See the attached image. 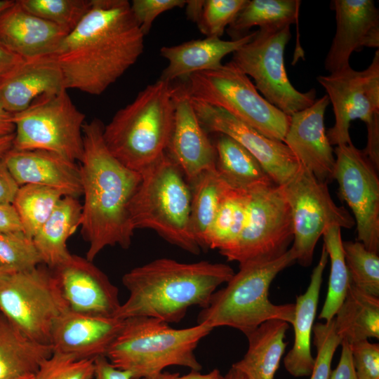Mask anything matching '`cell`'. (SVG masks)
Listing matches in <instances>:
<instances>
[{"instance_id":"6da1fadb","label":"cell","mask_w":379,"mask_h":379,"mask_svg":"<svg viewBox=\"0 0 379 379\" xmlns=\"http://www.w3.org/2000/svg\"><path fill=\"white\" fill-rule=\"evenodd\" d=\"M144 37L128 1L91 0L53 53L65 89L102 94L138 60Z\"/></svg>"},{"instance_id":"7a4b0ae2","label":"cell","mask_w":379,"mask_h":379,"mask_svg":"<svg viewBox=\"0 0 379 379\" xmlns=\"http://www.w3.org/2000/svg\"><path fill=\"white\" fill-rule=\"evenodd\" d=\"M103 126L100 120L94 119L83 127L80 227L88 244L86 258L90 261L107 246L129 248L135 230L128 206L141 180L140 173L125 166L109 151L102 137Z\"/></svg>"},{"instance_id":"3957f363","label":"cell","mask_w":379,"mask_h":379,"mask_svg":"<svg viewBox=\"0 0 379 379\" xmlns=\"http://www.w3.org/2000/svg\"><path fill=\"white\" fill-rule=\"evenodd\" d=\"M234 274L230 266L222 263L156 259L123 276L129 297L114 317H147L168 324L179 322L190 307L206 308L218 286Z\"/></svg>"},{"instance_id":"277c9868","label":"cell","mask_w":379,"mask_h":379,"mask_svg":"<svg viewBox=\"0 0 379 379\" xmlns=\"http://www.w3.org/2000/svg\"><path fill=\"white\" fill-rule=\"evenodd\" d=\"M173 92L171 82L159 79L103 126L107 149L127 168L141 173L166 152L174 117Z\"/></svg>"},{"instance_id":"5b68a950","label":"cell","mask_w":379,"mask_h":379,"mask_svg":"<svg viewBox=\"0 0 379 379\" xmlns=\"http://www.w3.org/2000/svg\"><path fill=\"white\" fill-rule=\"evenodd\" d=\"M213 330L204 324L173 328L152 317L127 318L105 357L114 367L130 371L133 379L157 375L171 366L200 371L194 350Z\"/></svg>"},{"instance_id":"8992f818","label":"cell","mask_w":379,"mask_h":379,"mask_svg":"<svg viewBox=\"0 0 379 379\" xmlns=\"http://www.w3.org/2000/svg\"><path fill=\"white\" fill-rule=\"evenodd\" d=\"M295 262V255L290 248L274 260L239 265V271L234 274L226 286L211 295L208 305L199 312L197 324L212 328L229 326L245 335L270 319L292 324L295 303H272L269 299V288L276 276Z\"/></svg>"},{"instance_id":"52a82bcc","label":"cell","mask_w":379,"mask_h":379,"mask_svg":"<svg viewBox=\"0 0 379 379\" xmlns=\"http://www.w3.org/2000/svg\"><path fill=\"white\" fill-rule=\"evenodd\" d=\"M128 206L133 228L149 229L192 254L201 248L190 226L191 187L178 166L164 153L141 173Z\"/></svg>"},{"instance_id":"ba28073f","label":"cell","mask_w":379,"mask_h":379,"mask_svg":"<svg viewBox=\"0 0 379 379\" xmlns=\"http://www.w3.org/2000/svg\"><path fill=\"white\" fill-rule=\"evenodd\" d=\"M185 84L192 99L218 107L265 136L284 142L290 116L270 104L231 62L194 73Z\"/></svg>"},{"instance_id":"9c48e42d","label":"cell","mask_w":379,"mask_h":379,"mask_svg":"<svg viewBox=\"0 0 379 379\" xmlns=\"http://www.w3.org/2000/svg\"><path fill=\"white\" fill-rule=\"evenodd\" d=\"M317 81L325 89L331 102L335 124L326 131L331 145L352 143L350 126L360 119L366 126L367 144L363 152L379 168V51L375 53L369 66L357 71L350 66L318 76Z\"/></svg>"},{"instance_id":"30bf717a","label":"cell","mask_w":379,"mask_h":379,"mask_svg":"<svg viewBox=\"0 0 379 379\" xmlns=\"http://www.w3.org/2000/svg\"><path fill=\"white\" fill-rule=\"evenodd\" d=\"M67 91L41 96L25 110L13 114V149L46 150L74 162L81 161L86 115Z\"/></svg>"},{"instance_id":"8fae6325","label":"cell","mask_w":379,"mask_h":379,"mask_svg":"<svg viewBox=\"0 0 379 379\" xmlns=\"http://www.w3.org/2000/svg\"><path fill=\"white\" fill-rule=\"evenodd\" d=\"M290 38V25L259 28L249 41L233 53L230 61L253 79L256 89L270 104L288 116L317 100L314 88L302 93L288 78L284 54Z\"/></svg>"},{"instance_id":"7c38bea8","label":"cell","mask_w":379,"mask_h":379,"mask_svg":"<svg viewBox=\"0 0 379 379\" xmlns=\"http://www.w3.org/2000/svg\"><path fill=\"white\" fill-rule=\"evenodd\" d=\"M68 310L51 269L40 265L0 278V313L38 343L50 345L54 321Z\"/></svg>"},{"instance_id":"4fadbf2b","label":"cell","mask_w":379,"mask_h":379,"mask_svg":"<svg viewBox=\"0 0 379 379\" xmlns=\"http://www.w3.org/2000/svg\"><path fill=\"white\" fill-rule=\"evenodd\" d=\"M249 192L243 229L234 245L220 253L239 265L274 260L293 241L291 211L282 187L274 185Z\"/></svg>"},{"instance_id":"5bb4252c","label":"cell","mask_w":379,"mask_h":379,"mask_svg":"<svg viewBox=\"0 0 379 379\" xmlns=\"http://www.w3.org/2000/svg\"><path fill=\"white\" fill-rule=\"evenodd\" d=\"M281 187L293 220L291 248L296 261L307 267L312 262L319 237L329 225L351 229L355 221L344 206H338L333 201L327 183L319 181L301 164L294 176Z\"/></svg>"},{"instance_id":"9a60e30c","label":"cell","mask_w":379,"mask_h":379,"mask_svg":"<svg viewBox=\"0 0 379 379\" xmlns=\"http://www.w3.org/2000/svg\"><path fill=\"white\" fill-rule=\"evenodd\" d=\"M334 179L340 198L351 208L357 238L371 252H379L378 170L352 142L337 146Z\"/></svg>"},{"instance_id":"2e32d148","label":"cell","mask_w":379,"mask_h":379,"mask_svg":"<svg viewBox=\"0 0 379 379\" xmlns=\"http://www.w3.org/2000/svg\"><path fill=\"white\" fill-rule=\"evenodd\" d=\"M192 102L206 132L225 134L241 144L277 185L286 184L300 168V164L283 142L265 136L222 108L194 99Z\"/></svg>"},{"instance_id":"e0dca14e","label":"cell","mask_w":379,"mask_h":379,"mask_svg":"<svg viewBox=\"0 0 379 379\" xmlns=\"http://www.w3.org/2000/svg\"><path fill=\"white\" fill-rule=\"evenodd\" d=\"M51 270L69 310L95 316H115L121 305L118 288L93 261L71 254Z\"/></svg>"},{"instance_id":"ac0fdd59","label":"cell","mask_w":379,"mask_h":379,"mask_svg":"<svg viewBox=\"0 0 379 379\" xmlns=\"http://www.w3.org/2000/svg\"><path fill=\"white\" fill-rule=\"evenodd\" d=\"M174 117L166 149L189 185L206 171L215 170L216 150L201 126L185 84L173 86Z\"/></svg>"},{"instance_id":"d6986e66","label":"cell","mask_w":379,"mask_h":379,"mask_svg":"<svg viewBox=\"0 0 379 379\" xmlns=\"http://www.w3.org/2000/svg\"><path fill=\"white\" fill-rule=\"evenodd\" d=\"M336 29L324 67L330 73L350 67L354 51L379 47V11L372 0H333Z\"/></svg>"},{"instance_id":"ffe728a7","label":"cell","mask_w":379,"mask_h":379,"mask_svg":"<svg viewBox=\"0 0 379 379\" xmlns=\"http://www.w3.org/2000/svg\"><path fill=\"white\" fill-rule=\"evenodd\" d=\"M324 95L308 107L290 116L284 143L299 163L319 181L334 179L335 158L324 126V114L329 104Z\"/></svg>"},{"instance_id":"44dd1931","label":"cell","mask_w":379,"mask_h":379,"mask_svg":"<svg viewBox=\"0 0 379 379\" xmlns=\"http://www.w3.org/2000/svg\"><path fill=\"white\" fill-rule=\"evenodd\" d=\"M124 319L72 312L60 314L54 321L50 335L53 353L75 360L105 356L119 333Z\"/></svg>"},{"instance_id":"7402d4cb","label":"cell","mask_w":379,"mask_h":379,"mask_svg":"<svg viewBox=\"0 0 379 379\" xmlns=\"http://www.w3.org/2000/svg\"><path fill=\"white\" fill-rule=\"evenodd\" d=\"M4 161L19 186L48 187L76 198L82 194L79 166L57 154L12 148L4 156Z\"/></svg>"},{"instance_id":"603a6c76","label":"cell","mask_w":379,"mask_h":379,"mask_svg":"<svg viewBox=\"0 0 379 379\" xmlns=\"http://www.w3.org/2000/svg\"><path fill=\"white\" fill-rule=\"evenodd\" d=\"M64 89L62 73L53 54L23 59L0 82V104L14 114L40 97Z\"/></svg>"},{"instance_id":"cb8c5ba5","label":"cell","mask_w":379,"mask_h":379,"mask_svg":"<svg viewBox=\"0 0 379 379\" xmlns=\"http://www.w3.org/2000/svg\"><path fill=\"white\" fill-rule=\"evenodd\" d=\"M69 33L15 3L0 16V44L23 59L53 54Z\"/></svg>"},{"instance_id":"d4e9b609","label":"cell","mask_w":379,"mask_h":379,"mask_svg":"<svg viewBox=\"0 0 379 379\" xmlns=\"http://www.w3.org/2000/svg\"><path fill=\"white\" fill-rule=\"evenodd\" d=\"M328 253L323 246L320 258L314 268L306 291L296 298L292 323L294 343L284 359L286 370L294 377L310 376L315 359L311 352V336L317 313L324 270Z\"/></svg>"},{"instance_id":"484cf974","label":"cell","mask_w":379,"mask_h":379,"mask_svg":"<svg viewBox=\"0 0 379 379\" xmlns=\"http://www.w3.org/2000/svg\"><path fill=\"white\" fill-rule=\"evenodd\" d=\"M254 32L235 40H222L218 37L190 40L178 45L163 46L161 55L168 60L159 79L171 82L178 78L220 67L222 60L233 53L253 37Z\"/></svg>"},{"instance_id":"4316f807","label":"cell","mask_w":379,"mask_h":379,"mask_svg":"<svg viewBox=\"0 0 379 379\" xmlns=\"http://www.w3.org/2000/svg\"><path fill=\"white\" fill-rule=\"evenodd\" d=\"M289 324L280 319H270L246 335L248 347L244 357L232 367L246 379H274L284 354V341Z\"/></svg>"},{"instance_id":"83f0119b","label":"cell","mask_w":379,"mask_h":379,"mask_svg":"<svg viewBox=\"0 0 379 379\" xmlns=\"http://www.w3.org/2000/svg\"><path fill=\"white\" fill-rule=\"evenodd\" d=\"M81 211L77 198L63 197L32 237L43 264L49 269L53 270L71 255L67 241L81 225Z\"/></svg>"},{"instance_id":"f1b7e54d","label":"cell","mask_w":379,"mask_h":379,"mask_svg":"<svg viewBox=\"0 0 379 379\" xmlns=\"http://www.w3.org/2000/svg\"><path fill=\"white\" fill-rule=\"evenodd\" d=\"M52 354L51 345L30 338L0 313V379L34 374Z\"/></svg>"},{"instance_id":"f546056e","label":"cell","mask_w":379,"mask_h":379,"mask_svg":"<svg viewBox=\"0 0 379 379\" xmlns=\"http://www.w3.org/2000/svg\"><path fill=\"white\" fill-rule=\"evenodd\" d=\"M214 145L216 171L232 187L251 191L276 185L257 159L233 138L219 134Z\"/></svg>"},{"instance_id":"4dcf8cb0","label":"cell","mask_w":379,"mask_h":379,"mask_svg":"<svg viewBox=\"0 0 379 379\" xmlns=\"http://www.w3.org/2000/svg\"><path fill=\"white\" fill-rule=\"evenodd\" d=\"M334 317L335 329L348 344L379 338V298L357 289L351 284Z\"/></svg>"},{"instance_id":"1f68e13d","label":"cell","mask_w":379,"mask_h":379,"mask_svg":"<svg viewBox=\"0 0 379 379\" xmlns=\"http://www.w3.org/2000/svg\"><path fill=\"white\" fill-rule=\"evenodd\" d=\"M190 185L191 230L201 248L206 249L207 234L230 185L215 169L203 172Z\"/></svg>"},{"instance_id":"d6a6232c","label":"cell","mask_w":379,"mask_h":379,"mask_svg":"<svg viewBox=\"0 0 379 379\" xmlns=\"http://www.w3.org/2000/svg\"><path fill=\"white\" fill-rule=\"evenodd\" d=\"M249 199V191L227 187L207 234L206 248L220 253L234 245L244 225Z\"/></svg>"},{"instance_id":"836d02e7","label":"cell","mask_w":379,"mask_h":379,"mask_svg":"<svg viewBox=\"0 0 379 379\" xmlns=\"http://www.w3.org/2000/svg\"><path fill=\"white\" fill-rule=\"evenodd\" d=\"M299 0H248L234 21L229 25L227 33L232 40L247 35L250 29L297 22Z\"/></svg>"},{"instance_id":"e575fe53","label":"cell","mask_w":379,"mask_h":379,"mask_svg":"<svg viewBox=\"0 0 379 379\" xmlns=\"http://www.w3.org/2000/svg\"><path fill=\"white\" fill-rule=\"evenodd\" d=\"M65 196L62 192L48 187L20 186L12 205L18 215L22 232L32 238Z\"/></svg>"},{"instance_id":"d590c367","label":"cell","mask_w":379,"mask_h":379,"mask_svg":"<svg viewBox=\"0 0 379 379\" xmlns=\"http://www.w3.org/2000/svg\"><path fill=\"white\" fill-rule=\"evenodd\" d=\"M324 247L331 260L327 295L319 319L329 321L335 317L346 295L350 281L341 237V227L329 225L324 232Z\"/></svg>"},{"instance_id":"8d00e7d4","label":"cell","mask_w":379,"mask_h":379,"mask_svg":"<svg viewBox=\"0 0 379 379\" xmlns=\"http://www.w3.org/2000/svg\"><path fill=\"white\" fill-rule=\"evenodd\" d=\"M350 284L379 298V257L360 241H343Z\"/></svg>"},{"instance_id":"74e56055","label":"cell","mask_w":379,"mask_h":379,"mask_svg":"<svg viewBox=\"0 0 379 379\" xmlns=\"http://www.w3.org/2000/svg\"><path fill=\"white\" fill-rule=\"evenodd\" d=\"M41 264L32 238L22 230L0 231V267L16 272L29 270Z\"/></svg>"},{"instance_id":"f35d334b","label":"cell","mask_w":379,"mask_h":379,"mask_svg":"<svg viewBox=\"0 0 379 379\" xmlns=\"http://www.w3.org/2000/svg\"><path fill=\"white\" fill-rule=\"evenodd\" d=\"M91 1L18 0V2L27 11L69 32L88 10Z\"/></svg>"},{"instance_id":"ab89813d","label":"cell","mask_w":379,"mask_h":379,"mask_svg":"<svg viewBox=\"0 0 379 379\" xmlns=\"http://www.w3.org/2000/svg\"><path fill=\"white\" fill-rule=\"evenodd\" d=\"M248 0H205L196 20L206 37L220 38L225 29L235 19Z\"/></svg>"},{"instance_id":"60d3db41","label":"cell","mask_w":379,"mask_h":379,"mask_svg":"<svg viewBox=\"0 0 379 379\" xmlns=\"http://www.w3.org/2000/svg\"><path fill=\"white\" fill-rule=\"evenodd\" d=\"M312 332L317 356L310 379H329L334 353L341 344L335 332L334 318L325 323H317Z\"/></svg>"},{"instance_id":"b9f144b4","label":"cell","mask_w":379,"mask_h":379,"mask_svg":"<svg viewBox=\"0 0 379 379\" xmlns=\"http://www.w3.org/2000/svg\"><path fill=\"white\" fill-rule=\"evenodd\" d=\"M94 359L75 360L68 356L53 353L42 363L35 374V379H93Z\"/></svg>"},{"instance_id":"7bdbcfd3","label":"cell","mask_w":379,"mask_h":379,"mask_svg":"<svg viewBox=\"0 0 379 379\" xmlns=\"http://www.w3.org/2000/svg\"><path fill=\"white\" fill-rule=\"evenodd\" d=\"M357 379H379V345L363 340L350 344Z\"/></svg>"},{"instance_id":"ee69618b","label":"cell","mask_w":379,"mask_h":379,"mask_svg":"<svg viewBox=\"0 0 379 379\" xmlns=\"http://www.w3.org/2000/svg\"><path fill=\"white\" fill-rule=\"evenodd\" d=\"M186 5L183 0H133L130 3L132 15L145 36L154 20L161 13Z\"/></svg>"},{"instance_id":"f6af8a7d","label":"cell","mask_w":379,"mask_h":379,"mask_svg":"<svg viewBox=\"0 0 379 379\" xmlns=\"http://www.w3.org/2000/svg\"><path fill=\"white\" fill-rule=\"evenodd\" d=\"M95 379H133L130 371L114 367L105 356H98L94 359Z\"/></svg>"},{"instance_id":"bcb514c9","label":"cell","mask_w":379,"mask_h":379,"mask_svg":"<svg viewBox=\"0 0 379 379\" xmlns=\"http://www.w3.org/2000/svg\"><path fill=\"white\" fill-rule=\"evenodd\" d=\"M19 187L4 158L0 159V204H12Z\"/></svg>"},{"instance_id":"7dc6e473","label":"cell","mask_w":379,"mask_h":379,"mask_svg":"<svg viewBox=\"0 0 379 379\" xmlns=\"http://www.w3.org/2000/svg\"><path fill=\"white\" fill-rule=\"evenodd\" d=\"M341 354L337 367L331 371L329 379H357L352 364L350 344L342 341Z\"/></svg>"},{"instance_id":"c3c4849f","label":"cell","mask_w":379,"mask_h":379,"mask_svg":"<svg viewBox=\"0 0 379 379\" xmlns=\"http://www.w3.org/2000/svg\"><path fill=\"white\" fill-rule=\"evenodd\" d=\"M140 379H223V375L218 369H213L208 373L191 370L190 373L185 375L162 371L157 375Z\"/></svg>"},{"instance_id":"681fc988","label":"cell","mask_w":379,"mask_h":379,"mask_svg":"<svg viewBox=\"0 0 379 379\" xmlns=\"http://www.w3.org/2000/svg\"><path fill=\"white\" fill-rule=\"evenodd\" d=\"M22 226L12 204H0V231H20Z\"/></svg>"},{"instance_id":"f907efd6","label":"cell","mask_w":379,"mask_h":379,"mask_svg":"<svg viewBox=\"0 0 379 379\" xmlns=\"http://www.w3.org/2000/svg\"><path fill=\"white\" fill-rule=\"evenodd\" d=\"M22 60L23 58L0 44V82Z\"/></svg>"},{"instance_id":"816d5d0a","label":"cell","mask_w":379,"mask_h":379,"mask_svg":"<svg viewBox=\"0 0 379 379\" xmlns=\"http://www.w3.org/2000/svg\"><path fill=\"white\" fill-rule=\"evenodd\" d=\"M15 132L13 114L0 104V138L12 135Z\"/></svg>"},{"instance_id":"f5cc1de1","label":"cell","mask_w":379,"mask_h":379,"mask_svg":"<svg viewBox=\"0 0 379 379\" xmlns=\"http://www.w3.org/2000/svg\"><path fill=\"white\" fill-rule=\"evenodd\" d=\"M14 133L0 138V159H3L7 152L13 148Z\"/></svg>"},{"instance_id":"db71d44e","label":"cell","mask_w":379,"mask_h":379,"mask_svg":"<svg viewBox=\"0 0 379 379\" xmlns=\"http://www.w3.org/2000/svg\"><path fill=\"white\" fill-rule=\"evenodd\" d=\"M223 379H246L243 374L238 370L231 367L228 372L223 376Z\"/></svg>"},{"instance_id":"11a10c76","label":"cell","mask_w":379,"mask_h":379,"mask_svg":"<svg viewBox=\"0 0 379 379\" xmlns=\"http://www.w3.org/2000/svg\"><path fill=\"white\" fill-rule=\"evenodd\" d=\"M14 3V0H0V16Z\"/></svg>"},{"instance_id":"9f6ffc18","label":"cell","mask_w":379,"mask_h":379,"mask_svg":"<svg viewBox=\"0 0 379 379\" xmlns=\"http://www.w3.org/2000/svg\"><path fill=\"white\" fill-rule=\"evenodd\" d=\"M35 374H29V375H24V376H22V377H19L18 378H15V379H35Z\"/></svg>"},{"instance_id":"6f0895ef","label":"cell","mask_w":379,"mask_h":379,"mask_svg":"<svg viewBox=\"0 0 379 379\" xmlns=\"http://www.w3.org/2000/svg\"><path fill=\"white\" fill-rule=\"evenodd\" d=\"M8 273H11V272H8V271L0 267V278L2 276H4V275H5L6 274H8Z\"/></svg>"}]
</instances>
